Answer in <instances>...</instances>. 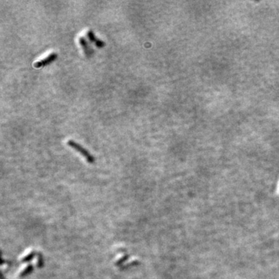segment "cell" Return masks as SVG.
I'll return each mask as SVG.
<instances>
[{
    "label": "cell",
    "instance_id": "4",
    "mask_svg": "<svg viewBox=\"0 0 279 279\" xmlns=\"http://www.w3.org/2000/svg\"><path fill=\"white\" fill-rule=\"evenodd\" d=\"M78 41H79V43H80L81 46H82V49H83V51H84V53H85V55H86V57H91L93 54V51H92V49L91 48V46H90V45L88 44V41L86 40V39H85L84 37H80L78 39Z\"/></svg>",
    "mask_w": 279,
    "mask_h": 279
},
{
    "label": "cell",
    "instance_id": "1",
    "mask_svg": "<svg viewBox=\"0 0 279 279\" xmlns=\"http://www.w3.org/2000/svg\"><path fill=\"white\" fill-rule=\"evenodd\" d=\"M67 144H68V146H69L70 147H71V148L74 149V150H76L78 153H79L81 155H82V156L85 158V160H86L88 163H89V164H93V163L95 162V157H93V155H91V153H89V151H88L85 147H83L82 145H80L78 143L75 142V141L72 140H69L67 142Z\"/></svg>",
    "mask_w": 279,
    "mask_h": 279
},
{
    "label": "cell",
    "instance_id": "3",
    "mask_svg": "<svg viewBox=\"0 0 279 279\" xmlns=\"http://www.w3.org/2000/svg\"><path fill=\"white\" fill-rule=\"evenodd\" d=\"M87 37H88V38L89 39L90 41H91V43H94V44L96 46H98V47L101 48V47H103V46H105V42H104L103 40H101V39L98 38V37L95 36V33L93 32L92 30H91V29L87 32Z\"/></svg>",
    "mask_w": 279,
    "mask_h": 279
},
{
    "label": "cell",
    "instance_id": "8",
    "mask_svg": "<svg viewBox=\"0 0 279 279\" xmlns=\"http://www.w3.org/2000/svg\"><path fill=\"white\" fill-rule=\"evenodd\" d=\"M129 258V255L128 254H126V255H124V256H122V257H121L120 259H119V260H117V261L116 262V264H116V266H121V265H122L123 264V263L124 262H126L127 260V259Z\"/></svg>",
    "mask_w": 279,
    "mask_h": 279
},
{
    "label": "cell",
    "instance_id": "7",
    "mask_svg": "<svg viewBox=\"0 0 279 279\" xmlns=\"http://www.w3.org/2000/svg\"><path fill=\"white\" fill-rule=\"evenodd\" d=\"M37 265L39 268H43V265H44V260H43V257L42 256V254H40V253L38 254V257H37Z\"/></svg>",
    "mask_w": 279,
    "mask_h": 279
},
{
    "label": "cell",
    "instance_id": "2",
    "mask_svg": "<svg viewBox=\"0 0 279 279\" xmlns=\"http://www.w3.org/2000/svg\"><path fill=\"white\" fill-rule=\"evenodd\" d=\"M57 53H51V54H48L46 57H44V58L41 59V60L36 62V63L34 64V67L37 68H43V67H45L46 66V65L52 63L54 60H55L56 59H57Z\"/></svg>",
    "mask_w": 279,
    "mask_h": 279
},
{
    "label": "cell",
    "instance_id": "6",
    "mask_svg": "<svg viewBox=\"0 0 279 279\" xmlns=\"http://www.w3.org/2000/svg\"><path fill=\"white\" fill-rule=\"evenodd\" d=\"M36 256V252L35 251H32V252L29 253L26 257H23V259L21 260L22 263H29L30 262L31 260H33V258L35 257Z\"/></svg>",
    "mask_w": 279,
    "mask_h": 279
},
{
    "label": "cell",
    "instance_id": "5",
    "mask_svg": "<svg viewBox=\"0 0 279 279\" xmlns=\"http://www.w3.org/2000/svg\"><path fill=\"white\" fill-rule=\"evenodd\" d=\"M33 269H34L33 265V264H29V265H28V266H26V268H25L24 269H23V271H21V272H20V277L23 278V277H26V276H28V275H29V274H30L31 273H32L33 271Z\"/></svg>",
    "mask_w": 279,
    "mask_h": 279
}]
</instances>
